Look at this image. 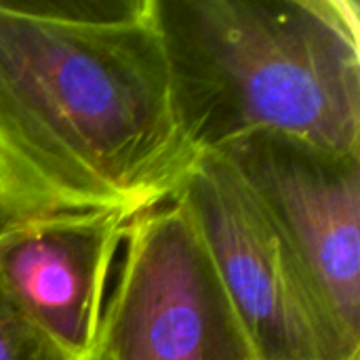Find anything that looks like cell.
Here are the masks:
<instances>
[{"mask_svg":"<svg viewBox=\"0 0 360 360\" xmlns=\"http://www.w3.org/2000/svg\"><path fill=\"white\" fill-rule=\"evenodd\" d=\"M74 360H112L110 359V354L99 346V344H95V348L93 350H89L86 354H82V356H78V359Z\"/></svg>","mask_w":360,"mask_h":360,"instance_id":"8","label":"cell"},{"mask_svg":"<svg viewBox=\"0 0 360 360\" xmlns=\"http://www.w3.org/2000/svg\"><path fill=\"white\" fill-rule=\"evenodd\" d=\"M171 198L190 215L257 360H348L283 238L221 154H198Z\"/></svg>","mask_w":360,"mask_h":360,"instance_id":"5","label":"cell"},{"mask_svg":"<svg viewBox=\"0 0 360 360\" xmlns=\"http://www.w3.org/2000/svg\"><path fill=\"white\" fill-rule=\"evenodd\" d=\"M188 146L152 0H0V230L171 200Z\"/></svg>","mask_w":360,"mask_h":360,"instance_id":"1","label":"cell"},{"mask_svg":"<svg viewBox=\"0 0 360 360\" xmlns=\"http://www.w3.org/2000/svg\"><path fill=\"white\" fill-rule=\"evenodd\" d=\"M215 152L272 221L344 356L360 360V154L276 131Z\"/></svg>","mask_w":360,"mask_h":360,"instance_id":"3","label":"cell"},{"mask_svg":"<svg viewBox=\"0 0 360 360\" xmlns=\"http://www.w3.org/2000/svg\"><path fill=\"white\" fill-rule=\"evenodd\" d=\"M194 154L253 131L360 154L356 0H152Z\"/></svg>","mask_w":360,"mask_h":360,"instance_id":"2","label":"cell"},{"mask_svg":"<svg viewBox=\"0 0 360 360\" xmlns=\"http://www.w3.org/2000/svg\"><path fill=\"white\" fill-rule=\"evenodd\" d=\"M129 221L95 211L0 230V287L72 359L97 344L110 266Z\"/></svg>","mask_w":360,"mask_h":360,"instance_id":"6","label":"cell"},{"mask_svg":"<svg viewBox=\"0 0 360 360\" xmlns=\"http://www.w3.org/2000/svg\"><path fill=\"white\" fill-rule=\"evenodd\" d=\"M0 360H74L53 344L0 287Z\"/></svg>","mask_w":360,"mask_h":360,"instance_id":"7","label":"cell"},{"mask_svg":"<svg viewBox=\"0 0 360 360\" xmlns=\"http://www.w3.org/2000/svg\"><path fill=\"white\" fill-rule=\"evenodd\" d=\"M97 344L112 360H257L177 200L129 221Z\"/></svg>","mask_w":360,"mask_h":360,"instance_id":"4","label":"cell"}]
</instances>
